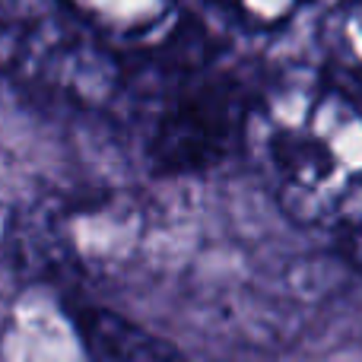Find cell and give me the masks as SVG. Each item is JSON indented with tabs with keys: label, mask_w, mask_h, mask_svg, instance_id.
Instances as JSON below:
<instances>
[{
	"label": "cell",
	"mask_w": 362,
	"mask_h": 362,
	"mask_svg": "<svg viewBox=\"0 0 362 362\" xmlns=\"http://www.w3.org/2000/svg\"><path fill=\"white\" fill-rule=\"evenodd\" d=\"M216 4H223L238 23L251 29H280L312 0H216Z\"/></svg>",
	"instance_id": "obj_7"
},
{
	"label": "cell",
	"mask_w": 362,
	"mask_h": 362,
	"mask_svg": "<svg viewBox=\"0 0 362 362\" xmlns=\"http://www.w3.org/2000/svg\"><path fill=\"white\" fill-rule=\"evenodd\" d=\"M248 102L229 76H204L178 89L150 137V163L163 175H197L245 140Z\"/></svg>",
	"instance_id": "obj_3"
},
{
	"label": "cell",
	"mask_w": 362,
	"mask_h": 362,
	"mask_svg": "<svg viewBox=\"0 0 362 362\" xmlns=\"http://www.w3.org/2000/svg\"><path fill=\"white\" fill-rule=\"evenodd\" d=\"M70 321L93 362H181V353L169 340L144 331L108 308L76 305L70 308Z\"/></svg>",
	"instance_id": "obj_4"
},
{
	"label": "cell",
	"mask_w": 362,
	"mask_h": 362,
	"mask_svg": "<svg viewBox=\"0 0 362 362\" xmlns=\"http://www.w3.org/2000/svg\"><path fill=\"white\" fill-rule=\"evenodd\" d=\"M321 42L334 67L362 83V0H340L327 13Z\"/></svg>",
	"instance_id": "obj_5"
},
{
	"label": "cell",
	"mask_w": 362,
	"mask_h": 362,
	"mask_svg": "<svg viewBox=\"0 0 362 362\" xmlns=\"http://www.w3.org/2000/svg\"><path fill=\"white\" fill-rule=\"evenodd\" d=\"M257 156L289 219L315 229L362 223V99L312 70L274 76L245 115Z\"/></svg>",
	"instance_id": "obj_1"
},
{
	"label": "cell",
	"mask_w": 362,
	"mask_h": 362,
	"mask_svg": "<svg viewBox=\"0 0 362 362\" xmlns=\"http://www.w3.org/2000/svg\"><path fill=\"white\" fill-rule=\"evenodd\" d=\"M340 235H344V255H346V261H350L353 267L362 274V223L353 226V229H346V232H340Z\"/></svg>",
	"instance_id": "obj_8"
},
{
	"label": "cell",
	"mask_w": 362,
	"mask_h": 362,
	"mask_svg": "<svg viewBox=\"0 0 362 362\" xmlns=\"http://www.w3.org/2000/svg\"><path fill=\"white\" fill-rule=\"evenodd\" d=\"M0 76L32 95L74 105H102L121 83V70L108 51L54 19L0 25Z\"/></svg>",
	"instance_id": "obj_2"
},
{
	"label": "cell",
	"mask_w": 362,
	"mask_h": 362,
	"mask_svg": "<svg viewBox=\"0 0 362 362\" xmlns=\"http://www.w3.org/2000/svg\"><path fill=\"white\" fill-rule=\"evenodd\" d=\"M83 19L112 32H144L169 16L175 0H67Z\"/></svg>",
	"instance_id": "obj_6"
}]
</instances>
